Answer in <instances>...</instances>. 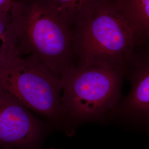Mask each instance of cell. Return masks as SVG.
Instances as JSON below:
<instances>
[{
  "label": "cell",
  "mask_w": 149,
  "mask_h": 149,
  "mask_svg": "<svg viewBox=\"0 0 149 149\" xmlns=\"http://www.w3.org/2000/svg\"><path fill=\"white\" fill-rule=\"evenodd\" d=\"M124 77L129 82V92L108 114L106 122L149 132V40L136 45L125 64Z\"/></svg>",
  "instance_id": "cell-5"
},
{
  "label": "cell",
  "mask_w": 149,
  "mask_h": 149,
  "mask_svg": "<svg viewBox=\"0 0 149 149\" xmlns=\"http://www.w3.org/2000/svg\"><path fill=\"white\" fill-rule=\"evenodd\" d=\"M11 149L10 148H2V149Z\"/></svg>",
  "instance_id": "cell-11"
},
{
  "label": "cell",
  "mask_w": 149,
  "mask_h": 149,
  "mask_svg": "<svg viewBox=\"0 0 149 149\" xmlns=\"http://www.w3.org/2000/svg\"><path fill=\"white\" fill-rule=\"evenodd\" d=\"M74 31L97 0H44Z\"/></svg>",
  "instance_id": "cell-8"
},
{
  "label": "cell",
  "mask_w": 149,
  "mask_h": 149,
  "mask_svg": "<svg viewBox=\"0 0 149 149\" xmlns=\"http://www.w3.org/2000/svg\"><path fill=\"white\" fill-rule=\"evenodd\" d=\"M21 55H34L57 77L74 66V31L44 0H16L9 14Z\"/></svg>",
  "instance_id": "cell-1"
},
{
  "label": "cell",
  "mask_w": 149,
  "mask_h": 149,
  "mask_svg": "<svg viewBox=\"0 0 149 149\" xmlns=\"http://www.w3.org/2000/svg\"><path fill=\"white\" fill-rule=\"evenodd\" d=\"M16 50L17 42L11 29L10 16H0V64Z\"/></svg>",
  "instance_id": "cell-9"
},
{
  "label": "cell",
  "mask_w": 149,
  "mask_h": 149,
  "mask_svg": "<svg viewBox=\"0 0 149 149\" xmlns=\"http://www.w3.org/2000/svg\"><path fill=\"white\" fill-rule=\"evenodd\" d=\"M135 47L134 33L114 1L97 0L74 29V65L125 68Z\"/></svg>",
  "instance_id": "cell-3"
},
{
  "label": "cell",
  "mask_w": 149,
  "mask_h": 149,
  "mask_svg": "<svg viewBox=\"0 0 149 149\" xmlns=\"http://www.w3.org/2000/svg\"><path fill=\"white\" fill-rule=\"evenodd\" d=\"M15 1H16V0H15Z\"/></svg>",
  "instance_id": "cell-12"
},
{
  "label": "cell",
  "mask_w": 149,
  "mask_h": 149,
  "mask_svg": "<svg viewBox=\"0 0 149 149\" xmlns=\"http://www.w3.org/2000/svg\"><path fill=\"white\" fill-rule=\"evenodd\" d=\"M0 88L30 111L55 124L64 123L61 80L34 55L16 50L6 58L0 64Z\"/></svg>",
  "instance_id": "cell-4"
},
{
  "label": "cell",
  "mask_w": 149,
  "mask_h": 149,
  "mask_svg": "<svg viewBox=\"0 0 149 149\" xmlns=\"http://www.w3.org/2000/svg\"><path fill=\"white\" fill-rule=\"evenodd\" d=\"M15 0H0V16L10 14L12 6Z\"/></svg>",
  "instance_id": "cell-10"
},
{
  "label": "cell",
  "mask_w": 149,
  "mask_h": 149,
  "mask_svg": "<svg viewBox=\"0 0 149 149\" xmlns=\"http://www.w3.org/2000/svg\"><path fill=\"white\" fill-rule=\"evenodd\" d=\"M125 68L109 64L76 66L61 77V108L64 122L74 126L106 123L122 99Z\"/></svg>",
  "instance_id": "cell-2"
},
{
  "label": "cell",
  "mask_w": 149,
  "mask_h": 149,
  "mask_svg": "<svg viewBox=\"0 0 149 149\" xmlns=\"http://www.w3.org/2000/svg\"><path fill=\"white\" fill-rule=\"evenodd\" d=\"M132 29L136 45L149 40V0H114Z\"/></svg>",
  "instance_id": "cell-7"
},
{
  "label": "cell",
  "mask_w": 149,
  "mask_h": 149,
  "mask_svg": "<svg viewBox=\"0 0 149 149\" xmlns=\"http://www.w3.org/2000/svg\"><path fill=\"white\" fill-rule=\"evenodd\" d=\"M45 134L43 123L0 88V149H42Z\"/></svg>",
  "instance_id": "cell-6"
}]
</instances>
